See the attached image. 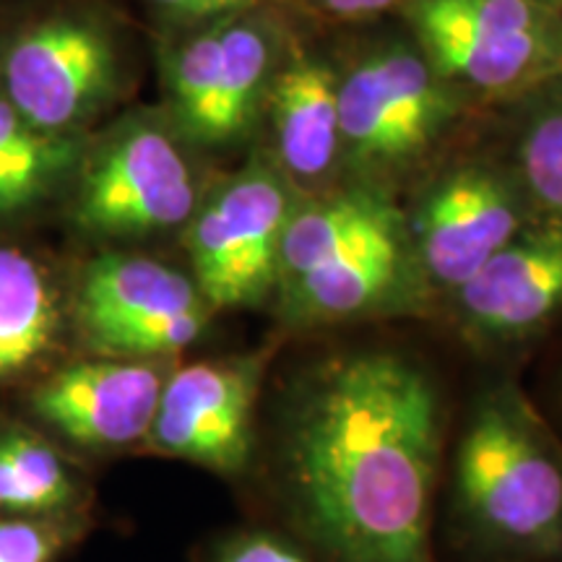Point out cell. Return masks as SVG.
<instances>
[{"label": "cell", "mask_w": 562, "mask_h": 562, "mask_svg": "<svg viewBox=\"0 0 562 562\" xmlns=\"http://www.w3.org/2000/svg\"><path fill=\"white\" fill-rule=\"evenodd\" d=\"M442 108L446 100L425 60L406 50L383 53L339 87V131L360 157H409L432 138Z\"/></svg>", "instance_id": "obj_9"}, {"label": "cell", "mask_w": 562, "mask_h": 562, "mask_svg": "<svg viewBox=\"0 0 562 562\" xmlns=\"http://www.w3.org/2000/svg\"><path fill=\"white\" fill-rule=\"evenodd\" d=\"M467 318L497 341H531L562 318V220H533L459 290Z\"/></svg>", "instance_id": "obj_8"}, {"label": "cell", "mask_w": 562, "mask_h": 562, "mask_svg": "<svg viewBox=\"0 0 562 562\" xmlns=\"http://www.w3.org/2000/svg\"><path fill=\"white\" fill-rule=\"evenodd\" d=\"M0 456L9 461L21 487L32 497L34 510L63 505L70 497V480L50 446L32 435H9L0 440Z\"/></svg>", "instance_id": "obj_21"}, {"label": "cell", "mask_w": 562, "mask_h": 562, "mask_svg": "<svg viewBox=\"0 0 562 562\" xmlns=\"http://www.w3.org/2000/svg\"><path fill=\"white\" fill-rule=\"evenodd\" d=\"M203 313H178V315H157L131 326L115 328L97 339L102 349L125 351V355H165V351H178L193 344L201 336Z\"/></svg>", "instance_id": "obj_22"}, {"label": "cell", "mask_w": 562, "mask_h": 562, "mask_svg": "<svg viewBox=\"0 0 562 562\" xmlns=\"http://www.w3.org/2000/svg\"><path fill=\"white\" fill-rule=\"evenodd\" d=\"M442 412L419 364L391 351L334 360L292 393L281 476L334 562H432Z\"/></svg>", "instance_id": "obj_1"}, {"label": "cell", "mask_w": 562, "mask_h": 562, "mask_svg": "<svg viewBox=\"0 0 562 562\" xmlns=\"http://www.w3.org/2000/svg\"><path fill=\"white\" fill-rule=\"evenodd\" d=\"M261 360L201 362L161 385L151 438L165 453L240 472L250 456V422Z\"/></svg>", "instance_id": "obj_6"}, {"label": "cell", "mask_w": 562, "mask_h": 562, "mask_svg": "<svg viewBox=\"0 0 562 562\" xmlns=\"http://www.w3.org/2000/svg\"><path fill=\"white\" fill-rule=\"evenodd\" d=\"M456 503L495 552L562 562V435L516 385L476 404L456 453Z\"/></svg>", "instance_id": "obj_2"}, {"label": "cell", "mask_w": 562, "mask_h": 562, "mask_svg": "<svg viewBox=\"0 0 562 562\" xmlns=\"http://www.w3.org/2000/svg\"><path fill=\"white\" fill-rule=\"evenodd\" d=\"M328 11L339 13V16H364V13H378L389 9L396 0H321Z\"/></svg>", "instance_id": "obj_26"}, {"label": "cell", "mask_w": 562, "mask_h": 562, "mask_svg": "<svg viewBox=\"0 0 562 562\" xmlns=\"http://www.w3.org/2000/svg\"><path fill=\"white\" fill-rule=\"evenodd\" d=\"M222 63V30L206 34L180 47L172 63V91L182 123L193 136H201L206 123L211 97H214L216 79H220Z\"/></svg>", "instance_id": "obj_20"}, {"label": "cell", "mask_w": 562, "mask_h": 562, "mask_svg": "<svg viewBox=\"0 0 562 562\" xmlns=\"http://www.w3.org/2000/svg\"><path fill=\"white\" fill-rule=\"evenodd\" d=\"M161 396L157 370L131 362H81L34 396L50 425L83 446H128L151 432Z\"/></svg>", "instance_id": "obj_11"}, {"label": "cell", "mask_w": 562, "mask_h": 562, "mask_svg": "<svg viewBox=\"0 0 562 562\" xmlns=\"http://www.w3.org/2000/svg\"><path fill=\"white\" fill-rule=\"evenodd\" d=\"M544 414H547V419L554 425V430L562 435V360L558 364V383H554V406H552V412H544Z\"/></svg>", "instance_id": "obj_27"}, {"label": "cell", "mask_w": 562, "mask_h": 562, "mask_svg": "<svg viewBox=\"0 0 562 562\" xmlns=\"http://www.w3.org/2000/svg\"><path fill=\"white\" fill-rule=\"evenodd\" d=\"M544 3H552V5H562V0H544Z\"/></svg>", "instance_id": "obj_28"}, {"label": "cell", "mask_w": 562, "mask_h": 562, "mask_svg": "<svg viewBox=\"0 0 562 562\" xmlns=\"http://www.w3.org/2000/svg\"><path fill=\"white\" fill-rule=\"evenodd\" d=\"M290 216L284 188L261 170L232 180L195 216L188 248L199 290L211 305H250L269 292Z\"/></svg>", "instance_id": "obj_4"}, {"label": "cell", "mask_w": 562, "mask_h": 562, "mask_svg": "<svg viewBox=\"0 0 562 562\" xmlns=\"http://www.w3.org/2000/svg\"><path fill=\"white\" fill-rule=\"evenodd\" d=\"M112 79V53L94 26L50 21L5 55V100L32 128L58 133L94 108Z\"/></svg>", "instance_id": "obj_7"}, {"label": "cell", "mask_w": 562, "mask_h": 562, "mask_svg": "<svg viewBox=\"0 0 562 562\" xmlns=\"http://www.w3.org/2000/svg\"><path fill=\"white\" fill-rule=\"evenodd\" d=\"M398 243L349 252L294 279V292L318 318H347L375 305L398 273Z\"/></svg>", "instance_id": "obj_16"}, {"label": "cell", "mask_w": 562, "mask_h": 562, "mask_svg": "<svg viewBox=\"0 0 562 562\" xmlns=\"http://www.w3.org/2000/svg\"><path fill=\"white\" fill-rule=\"evenodd\" d=\"M544 89L518 144V165L537 220H562V76Z\"/></svg>", "instance_id": "obj_19"}, {"label": "cell", "mask_w": 562, "mask_h": 562, "mask_svg": "<svg viewBox=\"0 0 562 562\" xmlns=\"http://www.w3.org/2000/svg\"><path fill=\"white\" fill-rule=\"evenodd\" d=\"M269 70V42L256 26H222V63L211 108L203 123V140H224L248 123L258 91Z\"/></svg>", "instance_id": "obj_17"}, {"label": "cell", "mask_w": 562, "mask_h": 562, "mask_svg": "<svg viewBox=\"0 0 562 562\" xmlns=\"http://www.w3.org/2000/svg\"><path fill=\"white\" fill-rule=\"evenodd\" d=\"M68 159V140L32 128L11 102L0 97V214L37 199Z\"/></svg>", "instance_id": "obj_18"}, {"label": "cell", "mask_w": 562, "mask_h": 562, "mask_svg": "<svg viewBox=\"0 0 562 562\" xmlns=\"http://www.w3.org/2000/svg\"><path fill=\"white\" fill-rule=\"evenodd\" d=\"M201 311L195 286L170 266L138 256H104L89 266L81 315L91 339L131 323Z\"/></svg>", "instance_id": "obj_12"}, {"label": "cell", "mask_w": 562, "mask_h": 562, "mask_svg": "<svg viewBox=\"0 0 562 562\" xmlns=\"http://www.w3.org/2000/svg\"><path fill=\"white\" fill-rule=\"evenodd\" d=\"M273 123L284 165L300 178H318L331 167L339 144V87L315 60H294L273 91Z\"/></svg>", "instance_id": "obj_13"}, {"label": "cell", "mask_w": 562, "mask_h": 562, "mask_svg": "<svg viewBox=\"0 0 562 562\" xmlns=\"http://www.w3.org/2000/svg\"><path fill=\"white\" fill-rule=\"evenodd\" d=\"M58 537L26 521H0V562H50Z\"/></svg>", "instance_id": "obj_23"}, {"label": "cell", "mask_w": 562, "mask_h": 562, "mask_svg": "<svg viewBox=\"0 0 562 562\" xmlns=\"http://www.w3.org/2000/svg\"><path fill=\"white\" fill-rule=\"evenodd\" d=\"M531 222L508 182L487 172H459L440 182L419 211L422 258L435 281L461 290Z\"/></svg>", "instance_id": "obj_10"}, {"label": "cell", "mask_w": 562, "mask_h": 562, "mask_svg": "<svg viewBox=\"0 0 562 562\" xmlns=\"http://www.w3.org/2000/svg\"><path fill=\"white\" fill-rule=\"evenodd\" d=\"M398 243L396 220L385 203L368 195L315 203L286 220L279 248V269L292 279L349 252Z\"/></svg>", "instance_id": "obj_14"}, {"label": "cell", "mask_w": 562, "mask_h": 562, "mask_svg": "<svg viewBox=\"0 0 562 562\" xmlns=\"http://www.w3.org/2000/svg\"><path fill=\"white\" fill-rule=\"evenodd\" d=\"M182 16H216V13L240 11L256 3V0H154Z\"/></svg>", "instance_id": "obj_25"}, {"label": "cell", "mask_w": 562, "mask_h": 562, "mask_svg": "<svg viewBox=\"0 0 562 562\" xmlns=\"http://www.w3.org/2000/svg\"><path fill=\"white\" fill-rule=\"evenodd\" d=\"M53 334L55 302L40 266L0 248V375L37 360Z\"/></svg>", "instance_id": "obj_15"}, {"label": "cell", "mask_w": 562, "mask_h": 562, "mask_svg": "<svg viewBox=\"0 0 562 562\" xmlns=\"http://www.w3.org/2000/svg\"><path fill=\"white\" fill-rule=\"evenodd\" d=\"M193 206V178L178 146L138 125L91 161L79 216L102 235H146L186 222Z\"/></svg>", "instance_id": "obj_5"}, {"label": "cell", "mask_w": 562, "mask_h": 562, "mask_svg": "<svg viewBox=\"0 0 562 562\" xmlns=\"http://www.w3.org/2000/svg\"><path fill=\"white\" fill-rule=\"evenodd\" d=\"M412 19L435 66L472 87L542 89L562 76V5L417 0Z\"/></svg>", "instance_id": "obj_3"}, {"label": "cell", "mask_w": 562, "mask_h": 562, "mask_svg": "<svg viewBox=\"0 0 562 562\" xmlns=\"http://www.w3.org/2000/svg\"><path fill=\"white\" fill-rule=\"evenodd\" d=\"M220 562H307L297 550L271 533H243L224 547Z\"/></svg>", "instance_id": "obj_24"}]
</instances>
